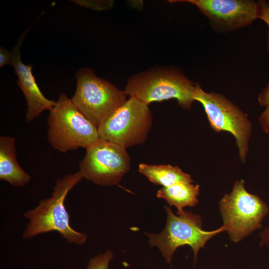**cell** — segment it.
Listing matches in <instances>:
<instances>
[{
  "label": "cell",
  "instance_id": "cell-1",
  "mask_svg": "<svg viewBox=\"0 0 269 269\" xmlns=\"http://www.w3.org/2000/svg\"><path fill=\"white\" fill-rule=\"evenodd\" d=\"M82 178L79 171L57 180L52 196L41 200L37 206L24 214L29 222L22 234L23 239L56 231L68 243L81 245L86 242V234L75 230L70 226L69 215L64 205L68 193Z\"/></svg>",
  "mask_w": 269,
  "mask_h": 269
},
{
  "label": "cell",
  "instance_id": "cell-2",
  "mask_svg": "<svg viewBox=\"0 0 269 269\" xmlns=\"http://www.w3.org/2000/svg\"><path fill=\"white\" fill-rule=\"evenodd\" d=\"M194 83L175 67H156L135 74L128 80L124 92L148 105L152 102L175 99L190 110L194 101Z\"/></svg>",
  "mask_w": 269,
  "mask_h": 269
},
{
  "label": "cell",
  "instance_id": "cell-3",
  "mask_svg": "<svg viewBox=\"0 0 269 269\" xmlns=\"http://www.w3.org/2000/svg\"><path fill=\"white\" fill-rule=\"evenodd\" d=\"M48 139L55 149L63 152L86 148L100 138L98 128L91 123L66 94L59 95L49 111Z\"/></svg>",
  "mask_w": 269,
  "mask_h": 269
},
{
  "label": "cell",
  "instance_id": "cell-4",
  "mask_svg": "<svg viewBox=\"0 0 269 269\" xmlns=\"http://www.w3.org/2000/svg\"><path fill=\"white\" fill-rule=\"evenodd\" d=\"M164 208L167 213L164 229L158 234L144 233L148 237L150 246L159 249L167 264L171 263L176 249L185 245L192 248L195 263L199 250L207 242L218 234L226 231L223 226L213 231L203 230L199 215L184 211L176 215L168 206H164Z\"/></svg>",
  "mask_w": 269,
  "mask_h": 269
},
{
  "label": "cell",
  "instance_id": "cell-5",
  "mask_svg": "<svg viewBox=\"0 0 269 269\" xmlns=\"http://www.w3.org/2000/svg\"><path fill=\"white\" fill-rule=\"evenodd\" d=\"M71 98L82 114L97 128L127 100L124 91L101 78L91 69H79Z\"/></svg>",
  "mask_w": 269,
  "mask_h": 269
},
{
  "label": "cell",
  "instance_id": "cell-6",
  "mask_svg": "<svg viewBox=\"0 0 269 269\" xmlns=\"http://www.w3.org/2000/svg\"><path fill=\"white\" fill-rule=\"evenodd\" d=\"M243 180H237L231 192L219 201L223 226L230 240L238 243L263 227L269 208L259 196L248 192Z\"/></svg>",
  "mask_w": 269,
  "mask_h": 269
},
{
  "label": "cell",
  "instance_id": "cell-7",
  "mask_svg": "<svg viewBox=\"0 0 269 269\" xmlns=\"http://www.w3.org/2000/svg\"><path fill=\"white\" fill-rule=\"evenodd\" d=\"M193 97L203 106L213 130L228 132L234 135L239 158L245 163L252 128L247 115L224 96L206 92L198 83L195 85Z\"/></svg>",
  "mask_w": 269,
  "mask_h": 269
},
{
  "label": "cell",
  "instance_id": "cell-8",
  "mask_svg": "<svg viewBox=\"0 0 269 269\" xmlns=\"http://www.w3.org/2000/svg\"><path fill=\"white\" fill-rule=\"evenodd\" d=\"M152 122L148 105L130 97L98 130L101 138L127 148L146 140Z\"/></svg>",
  "mask_w": 269,
  "mask_h": 269
},
{
  "label": "cell",
  "instance_id": "cell-9",
  "mask_svg": "<svg viewBox=\"0 0 269 269\" xmlns=\"http://www.w3.org/2000/svg\"><path fill=\"white\" fill-rule=\"evenodd\" d=\"M85 149L79 171L83 178L95 184L117 185L130 169V156L120 144L100 138Z\"/></svg>",
  "mask_w": 269,
  "mask_h": 269
},
{
  "label": "cell",
  "instance_id": "cell-10",
  "mask_svg": "<svg viewBox=\"0 0 269 269\" xmlns=\"http://www.w3.org/2000/svg\"><path fill=\"white\" fill-rule=\"evenodd\" d=\"M209 20L212 27L229 32L251 24L258 18L257 2L251 0H186Z\"/></svg>",
  "mask_w": 269,
  "mask_h": 269
},
{
  "label": "cell",
  "instance_id": "cell-11",
  "mask_svg": "<svg viewBox=\"0 0 269 269\" xmlns=\"http://www.w3.org/2000/svg\"><path fill=\"white\" fill-rule=\"evenodd\" d=\"M25 32L19 38L18 42L11 51V65L18 77L17 84L24 94L27 104L25 115L27 122H30L38 117L43 111H50L56 102L45 97L40 91L32 72L33 66L25 65L20 59V46Z\"/></svg>",
  "mask_w": 269,
  "mask_h": 269
},
{
  "label": "cell",
  "instance_id": "cell-12",
  "mask_svg": "<svg viewBox=\"0 0 269 269\" xmlns=\"http://www.w3.org/2000/svg\"><path fill=\"white\" fill-rule=\"evenodd\" d=\"M15 150L14 137H0V179L15 187H22L29 181L30 176L18 164Z\"/></svg>",
  "mask_w": 269,
  "mask_h": 269
},
{
  "label": "cell",
  "instance_id": "cell-13",
  "mask_svg": "<svg viewBox=\"0 0 269 269\" xmlns=\"http://www.w3.org/2000/svg\"><path fill=\"white\" fill-rule=\"evenodd\" d=\"M199 193L200 186L198 184L180 182L163 187L157 191L156 196L164 199L170 206H175L178 215L184 211V207H193L198 203L197 197Z\"/></svg>",
  "mask_w": 269,
  "mask_h": 269
},
{
  "label": "cell",
  "instance_id": "cell-14",
  "mask_svg": "<svg viewBox=\"0 0 269 269\" xmlns=\"http://www.w3.org/2000/svg\"><path fill=\"white\" fill-rule=\"evenodd\" d=\"M138 171L150 182L163 187L169 186L180 182L192 183L193 182L189 174L183 172L178 166L170 164L140 163L138 165Z\"/></svg>",
  "mask_w": 269,
  "mask_h": 269
},
{
  "label": "cell",
  "instance_id": "cell-15",
  "mask_svg": "<svg viewBox=\"0 0 269 269\" xmlns=\"http://www.w3.org/2000/svg\"><path fill=\"white\" fill-rule=\"evenodd\" d=\"M113 257V252L108 249L103 254L90 259L87 269H110L109 264Z\"/></svg>",
  "mask_w": 269,
  "mask_h": 269
},
{
  "label": "cell",
  "instance_id": "cell-16",
  "mask_svg": "<svg viewBox=\"0 0 269 269\" xmlns=\"http://www.w3.org/2000/svg\"><path fill=\"white\" fill-rule=\"evenodd\" d=\"M258 18L264 20L268 25L269 31L267 33V48L269 51V3L266 0L257 1Z\"/></svg>",
  "mask_w": 269,
  "mask_h": 269
},
{
  "label": "cell",
  "instance_id": "cell-17",
  "mask_svg": "<svg viewBox=\"0 0 269 269\" xmlns=\"http://www.w3.org/2000/svg\"><path fill=\"white\" fill-rule=\"evenodd\" d=\"M263 130L266 133H269V105L266 107L265 110L259 118Z\"/></svg>",
  "mask_w": 269,
  "mask_h": 269
},
{
  "label": "cell",
  "instance_id": "cell-18",
  "mask_svg": "<svg viewBox=\"0 0 269 269\" xmlns=\"http://www.w3.org/2000/svg\"><path fill=\"white\" fill-rule=\"evenodd\" d=\"M12 54L7 49L0 47V67L11 64Z\"/></svg>",
  "mask_w": 269,
  "mask_h": 269
},
{
  "label": "cell",
  "instance_id": "cell-19",
  "mask_svg": "<svg viewBox=\"0 0 269 269\" xmlns=\"http://www.w3.org/2000/svg\"><path fill=\"white\" fill-rule=\"evenodd\" d=\"M258 99L259 104L262 106L267 107L269 105V82L259 94Z\"/></svg>",
  "mask_w": 269,
  "mask_h": 269
},
{
  "label": "cell",
  "instance_id": "cell-20",
  "mask_svg": "<svg viewBox=\"0 0 269 269\" xmlns=\"http://www.w3.org/2000/svg\"><path fill=\"white\" fill-rule=\"evenodd\" d=\"M260 236L261 237L260 246H267L269 247V226L264 229L260 233Z\"/></svg>",
  "mask_w": 269,
  "mask_h": 269
}]
</instances>
